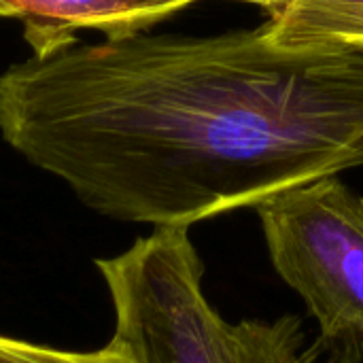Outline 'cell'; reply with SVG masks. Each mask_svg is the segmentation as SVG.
Listing matches in <instances>:
<instances>
[{
  "label": "cell",
  "instance_id": "6da1fadb",
  "mask_svg": "<svg viewBox=\"0 0 363 363\" xmlns=\"http://www.w3.org/2000/svg\"><path fill=\"white\" fill-rule=\"evenodd\" d=\"M106 138L140 223L189 228L363 166V55L287 53L262 26L149 34Z\"/></svg>",
  "mask_w": 363,
  "mask_h": 363
},
{
  "label": "cell",
  "instance_id": "7a4b0ae2",
  "mask_svg": "<svg viewBox=\"0 0 363 363\" xmlns=\"http://www.w3.org/2000/svg\"><path fill=\"white\" fill-rule=\"evenodd\" d=\"M96 268L113 304V338L138 363H319L298 317L228 323L208 304L189 228L155 230Z\"/></svg>",
  "mask_w": 363,
  "mask_h": 363
},
{
  "label": "cell",
  "instance_id": "3957f363",
  "mask_svg": "<svg viewBox=\"0 0 363 363\" xmlns=\"http://www.w3.org/2000/svg\"><path fill=\"white\" fill-rule=\"evenodd\" d=\"M281 279L319 325V363H363V198L338 177L255 206Z\"/></svg>",
  "mask_w": 363,
  "mask_h": 363
},
{
  "label": "cell",
  "instance_id": "277c9868",
  "mask_svg": "<svg viewBox=\"0 0 363 363\" xmlns=\"http://www.w3.org/2000/svg\"><path fill=\"white\" fill-rule=\"evenodd\" d=\"M198 0H0V19H19L32 55L77 40L79 30L104 36L143 32Z\"/></svg>",
  "mask_w": 363,
  "mask_h": 363
},
{
  "label": "cell",
  "instance_id": "5b68a950",
  "mask_svg": "<svg viewBox=\"0 0 363 363\" xmlns=\"http://www.w3.org/2000/svg\"><path fill=\"white\" fill-rule=\"evenodd\" d=\"M268 15L262 32L274 49L363 55V0H285Z\"/></svg>",
  "mask_w": 363,
  "mask_h": 363
},
{
  "label": "cell",
  "instance_id": "8992f818",
  "mask_svg": "<svg viewBox=\"0 0 363 363\" xmlns=\"http://www.w3.org/2000/svg\"><path fill=\"white\" fill-rule=\"evenodd\" d=\"M0 363H138V359L115 338L96 351H68L0 334Z\"/></svg>",
  "mask_w": 363,
  "mask_h": 363
},
{
  "label": "cell",
  "instance_id": "52a82bcc",
  "mask_svg": "<svg viewBox=\"0 0 363 363\" xmlns=\"http://www.w3.org/2000/svg\"><path fill=\"white\" fill-rule=\"evenodd\" d=\"M245 2H253V4H257V6H262L266 13H272V11L279 9L285 0H245Z\"/></svg>",
  "mask_w": 363,
  "mask_h": 363
}]
</instances>
